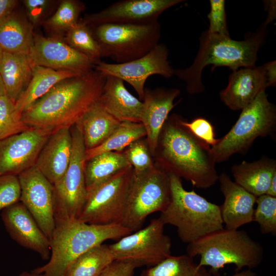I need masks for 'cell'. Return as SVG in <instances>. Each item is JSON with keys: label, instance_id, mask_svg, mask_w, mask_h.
I'll return each mask as SVG.
<instances>
[{"label": "cell", "instance_id": "cell-47", "mask_svg": "<svg viewBox=\"0 0 276 276\" xmlns=\"http://www.w3.org/2000/svg\"><path fill=\"white\" fill-rule=\"evenodd\" d=\"M256 273L251 269H247L240 272H237L231 276H256Z\"/></svg>", "mask_w": 276, "mask_h": 276}, {"label": "cell", "instance_id": "cell-37", "mask_svg": "<svg viewBox=\"0 0 276 276\" xmlns=\"http://www.w3.org/2000/svg\"><path fill=\"white\" fill-rule=\"evenodd\" d=\"M254 221L257 222L261 233L276 234V197L264 194L257 197Z\"/></svg>", "mask_w": 276, "mask_h": 276}, {"label": "cell", "instance_id": "cell-44", "mask_svg": "<svg viewBox=\"0 0 276 276\" xmlns=\"http://www.w3.org/2000/svg\"><path fill=\"white\" fill-rule=\"evenodd\" d=\"M17 2L15 0H0V20L14 11Z\"/></svg>", "mask_w": 276, "mask_h": 276}, {"label": "cell", "instance_id": "cell-17", "mask_svg": "<svg viewBox=\"0 0 276 276\" xmlns=\"http://www.w3.org/2000/svg\"><path fill=\"white\" fill-rule=\"evenodd\" d=\"M28 55L34 65L81 74L93 70L97 63L65 41L39 34H34L33 44Z\"/></svg>", "mask_w": 276, "mask_h": 276}, {"label": "cell", "instance_id": "cell-30", "mask_svg": "<svg viewBox=\"0 0 276 276\" xmlns=\"http://www.w3.org/2000/svg\"><path fill=\"white\" fill-rule=\"evenodd\" d=\"M114 260L109 245L102 243L76 259L64 276H99Z\"/></svg>", "mask_w": 276, "mask_h": 276}, {"label": "cell", "instance_id": "cell-29", "mask_svg": "<svg viewBox=\"0 0 276 276\" xmlns=\"http://www.w3.org/2000/svg\"><path fill=\"white\" fill-rule=\"evenodd\" d=\"M130 165L124 151L102 153L85 161L84 171L87 191Z\"/></svg>", "mask_w": 276, "mask_h": 276}, {"label": "cell", "instance_id": "cell-48", "mask_svg": "<svg viewBox=\"0 0 276 276\" xmlns=\"http://www.w3.org/2000/svg\"><path fill=\"white\" fill-rule=\"evenodd\" d=\"M17 276H45L43 273H39L31 271V272L23 271Z\"/></svg>", "mask_w": 276, "mask_h": 276}, {"label": "cell", "instance_id": "cell-11", "mask_svg": "<svg viewBox=\"0 0 276 276\" xmlns=\"http://www.w3.org/2000/svg\"><path fill=\"white\" fill-rule=\"evenodd\" d=\"M171 198L169 173L156 166L135 176L121 225L132 232L142 228L147 217L162 212Z\"/></svg>", "mask_w": 276, "mask_h": 276}, {"label": "cell", "instance_id": "cell-42", "mask_svg": "<svg viewBox=\"0 0 276 276\" xmlns=\"http://www.w3.org/2000/svg\"><path fill=\"white\" fill-rule=\"evenodd\" d=\"M136 268V266L131 262L114 260L99 276H133Z\"/></svg>", "mask_w": 276, "mask_h": 276}, {"label": "cell", "instance_id": "cell-40", "mask_svg": "<svg viewBox=\"0 0 276 276\" xmlns=\"http://www.w3.org/2000/svg\"><path fill=\"white\" fill-rule=\"evenodd\" d=\"M182 124L196 136L208 145L212 147L217 143L218 139L215 138L214 127L206 119L198 117L190 122L183 119Z\"/></svg>", "mask_w": 276, "mask_h": 276}, {"label": "cell", "instance_id": "cell-36", "mask_svg": "<svg viewBox=\"0 0 276 276\" xmlns=\"http://www.w3.org/2000/svg\"><path fill=\"white\" fill-rule=\"evenodd\" d=\"M123 151L128 163L133 167L135 176L150 170L155 166L146 137L134 141Z\"/></svg>", "mask_w": 276, "mask_h": 276}, {"label": "cell", "instance_id": "cell-10", "mask_svg": "<svg viewBox=\"0 0 276 276\" xmlns=\"http://www.w3.org/2000/svg\"><path fill=\"white\" fill-rule=\"evenodd\" d=\"M73 146L71 161L62 177L53 185L55 224L78 219L85 204V147L76 125L71 128Z\"/></svg>", "mask_w": 276, "mask_h": 276}, {"label": "cell", "instance_id": "cell-27", "mask_svg": "<svg viewBox=\"0 0 276 276\" xmlns=\"http://www.w3.org/2000/svg\"><path fill=\"white\" fill-rule=\"evenodd\" d=\"M81 74L71 71L56 70L34 65L31 80L15 103L16 113L21 116L25 110L57 83L66 78Z\"/></svg>", "mask_w": 276, "mask_h": 276}, {"label": "cell", "instance_id": "cell-22", "mask_svg": "<svg viewBox=\"0 0 276 276\" xmlns=\"http://www.w3.org/2000/svg\"><path fill=\"white\" fill-rule=\"evenodd\" d=\"M71 128L63 127L51 134L35 165L53 185L62 177L71 161L73 146Z\"/></svg>", "mask_w": 276, "mask_h": 276}, {"label": "cell", "instance_id": "cell-35", "mask_svg": "<svg viewBox=\"0 0 276 276\" xmlns=\"http://www.w3.org/2000/svg\"><path fill=\"white\" fill-rule=\"evenodd\" d=\"M31 127L27 125L15 108V103L6 95L0 97V140L21 133Z\"/></svg>", "mask_w": 276, "mask_h": 276}, {"label": "cell", "instance_id": "cell-38", "mask_svg": "<svg viewBox=\"0 0 276 276\" xmlns=\"http://www.w3.org/2000/svg\"><path fill=\"white\" fill-rule=\"evenodd\" d=\"M210 11L208 15L209 27L208 31L211 34L230 36L226 21L225 1L210 0Z\"/></svg>", "mask_w": 276, "mask_h": 276}, {"label": "cell", "instance_id": "cell-23", "mask_svg": "<svg viewBox=\"0 0 276 276\" xmlns=\"http://www.w3.org/2000/svg\"><path fill=\"white\" fill-rule=\"evenodd\" d=\"M99 103L108 113L120 122L141 123L142 101L133 96L124 81L106 76Z\"/></svg>", "mask_w": 276, "mask_h": 276}, {"label": "cell", "instance_id": "cell-26", "mask_svg": "<svg viewBox=\"0 0 276 276\" xmlns=\"http://www.w3.org/2000/svg\"><path fill=\"white\" fill-rule=\"evenodd\" d=\"M121 123L104 110L98 101L75 125L82 133L87 150L103 144Z\"/></svg>", "mask_w": 276, "mask_h": 276}, {"label": "cell", "instance_id": "cell-39", "mask_svg": "<svg viewBox=\"0 0 276 276\" xmlns=\"http://www.w3.org/2000/svg\"><path fill=\"white\" fill-rule=\"evenodd\" d=\"M20 195L18 176L0 175V211L20 201Z\"/></svg>", "mask_w": 276, "mask_h": 276}, {"label": "cell", "instance_id": "cell-31", "mask_svg": "<svg viewBox=\"0 0 276 276\" xmlns=\"http://www.w3.org/2000/svg\"><path fill=\"white\" fill-rule=\"evenodd\" d=\"M146 136L145 129L141 123L121 122L103 144L85 150V160L104 152H122L131 143Z\"/></svg>", "mask_w": 276, "mask_h": 276}, {"label": "cell", "instance_id": "cell-16", "mask_svg": "<svg viewBox=\"0 0 276 276\" xmlns=\"http://www.w3.org/2000/svg\"><path fill=\"white\" fill-rule=\"evenodd\" d=\"M183 0H121L83 19L91 27L104 24L146 25L158 21L160 15Z\"/></svg>", "mask_w": 276, "mask_h": 276}, {"label": "cell", "instance_id": "cell-41", "mask_svg": "<svg viewBox=\"0 0 276 276\" xmlns=\"http://www.w3.org/2000/svg\"><path fill=\"white\" fill-rule=\"evenodd\" d=\"M24 4L27 16L33 26L37 25L41 19L51 1L48 0H25Z\"/></svg>", "mask_w": 276, "mask_h": 276}, {"label": "cell", "instance_id": "cell-34", "mask_svg": "<svg viewBox=\"0 0 276 276\" xmlns=\"http://www.w3.org/2000/svg\"><path fill=\"white\" fill-rule=\"evenodd\" d=\"M83 3L76 0L62 1L55 13L44 21V27L55 33L67 32L80 20L84 11Z\"/></svg>", "mask_w": 276, "mask_h": 276}, {"label": "cell", "instance_id": "cell-7", "mask_svg": "<svg viewBox=\"0 0 276 276\" xmlns=\"http://www.w3.org/2000/svg\"><path fill=\"white\" fill-rule=\"evenodd\" d=\"M275 127L276 108L263 90L242 109L230 130L211 147L215 163L225 162L236 153H246L257 137L270 135Z\"/></svg>", "mask_w": 276, "mask_h": 276}, {"label": "cell", "instance_id": "cell-1", "mask_svg": "<svg viewBox=\"0 0 276 276\" xmlns=\"http://www.w3.org/2000/svg\"><path fill=\"white\" fill-rule=\"evenodd\" d=\"M183 120L176 113L168 116L153 155L155 165L197 188H209L219 176L211 148L184 126Z\"/></svg>", "mask_w": 276, "mask_h": 276}, {"label": "cell", "instance_id": "cell-32", "mask_svg": "<svg viewBox=\"0 0 276 276\" xmlns=\"http://www.w3.org/2000/svg\"><path fill=\"white\" fill-rule=\"evenodd\" d=\"M204 267L194 262L188 255L170 256L143 270L140 276H211Z\"/></svg>", "mask_w": 276, "mask_h": 276}, {"label": "cell", "instance_id": "cell-33", "mask_svg": "<svg viewBox=\"0 0 276 276\" xmlns=\"http://www.w3.org/2000/svg\"><path fill=\"white\" fill-rule=\"evenodd\" d=\"M65 42L71 47L98 63L102 57L100 45L92 28L83 19L66 33Z\"/></svg>", "mask_w": 276, "mask_h": 276}, {"label": "cell", "instance_id": "cell-19", "mask_svg": "<svg viewBox=\"0 0 276 276\" xmlns=\"http://www.w3.org/2000/svg\"><path fill=\"white\" fill-rule=\"evenodd\" d=\"M267 87L263 65L242 67L233 71L226 87L219 93L220 100L232 110H239L251 103L258 95Z\"/></svg>", "mask_w": 276, "mask_h": 276}, {"label": "cell", "instance_id": "cell-21", "mask_svg": "<svg viewBox=\"0 0 276 276\" xmlns=\"http://www.w3.org/2000/svg\"><path fill=\"white\" fill-rule=\"evenodd\" d=\"M218 180L224 197L220 209L225 228L238 229L254 221L257 197L233 181L225 172L219 175Z\"/></svg>", "mask_w": 276, "mask_h": 276}, {"label": "cell", "instance_id": "cell-25", "mask_svg": "<svg viewBox=\"0 0 276 276\" xmlns=\"http://www.w3.org/2000/svg\"><path fill=\"white\" fill-rule=\"evenodd\" d=\"M33 65L27 54L3 52L0 76L6 95L14 103L28 85Z\"/></svg>", "mask_w": 276, "mask_h": 276}, {"label": "cell", "instance_id": "cell-14", "mask_svg": "<svg viewBox=\"0 0 276 276\" xmlns=\"http://www.w3.org/2000/svg\"><path fill=\"white\" fill-rule=\"evenodd\" d=\"M18 177L21 188L20 202L50 240L55 228L53 185L35 166Z\"/></svg>", "mask_w": 276, "mask_h": 276}, {"label": "cell", "instance_id": "cell-24", "mask_svg": "<svg viewBox=\"0 0 276 276\" xmlns=\"http://www.w3.org/2000/svg\"><path fill=\"white\" fill-rule=\"evenodd\" d=\"M235 182L257 197L266 194L276 173V161L264 156L252 162L243 161L232 167Z\"/></svg>", "mask_w": 276, "mask_h": 276}, {"label": "cell", "instance_id": "cell-43", "mask_svg": "<svg viewBox=\"0 0 276 276\" xmlns=\"http://www.w3.org/2000/svg\"><path fill=\"white\" fill-rule=\"evenodd\" d=\"M265 68L267 82V87L275 86L276 84V61H269L263 64Z\"/></svg>", "mask_w": 276, "mask_h": 276}, {"label": "cell", "instance_id": "cell-46", "mask_svg": "<svg viewBox=\"0 0 276 276\" xmlns=\"http://www.w3.org/2000/svg\"><path fill=\"white\" fill-rule=\"evenodd\" d=\"M266 194L276 197V173L273 175Z\"/></svg>", "mask_w": 276, "mask_h": 276}, {"label": "cell", "instance_id": "cell-13", "mask_svg": "<svg viewBox=\"0 0 276 276\" xmlns=\"http://www.w3.org/2000/svg\"><path fill=\"white\" fill-rule=\"evenodd\" d=\"M169 50L163 43H158L144 56L122 63H109L101 61L94 69L104 76L116 77L126 81L134 89L139 99L143 100L145 83L148 78L159 75L166 78L174 75V70L168 61Z\"/></svg>", "mask_w": 276, "mask_h": 276}, {"label": "cell", "instance_id": "cell-12", "mask_svg": "<svg viewBox=\"0 0 276 276\" xmlns=\"http://www.w3.org/2000/svg\"><path fill=\"white\" fill-rule=\"evenodd\" d=\"M164 226L159 218L153 219L145 227L109 245L114 260L149 267L171 256L172 241L165 234Z\"/></svg>", "mask_w": 276, "mask_h": 276}, {"label": "cell", "instance_id": "cell-45", "mask_svg": "<svg viewBox=\"0 0 276 276\" xmlns=\"http://www.w3.org/2000/svg\"><path fill=\"white\" fill-rule=\"evenodd\" d=\"M275 1H266L264 2L265 7L268 11V15L264 22L267 25L271 23L275 19L276 16Z\"/></svg>", "mask_w": 276, "mask_h": 276}, {"label": "cell", "instance_id": "cell-50", "mask_svg": "<svg viewBox=\"0 0 276 276\" xmlns=\"http://www.w3.org/2000/svg\"><path fill=\"white\" fill-rule=\"evenodd\" d=\"M2 53L3 52L0 50V63H1V61L2 56Z\"/></svg>", "mask_w": 276, "mask_h": 276}, {"label": "cell", "instance_id": "cell-28", "mask_svg": "<svg viewBox=\"0 0 276 276\" xmlns=\"http://www.w3.org/2000/svg\"><path fill=\"white\" fill-rule=\"evenodd\" d=\"M33 26L17 12L0 20V50L3 52L28 54L33 46Z\"/></svg>", "mask_w": 276, "mask_h": 276}, {"label": "cell", "instance_id": "cell-20", "mask_svg": "<svg viewBox=\"0 0 276 276\" xmlns=\"http://www.w3.org/2000/svg\"><path fill=\"white\" fill-rule=\"evenodd\" d=\"M180 94V90L176 88L144 89L141 122L145 129L146 138L152 156L161 129L175 106L174 100Z\"/></svg>", "mask_w": 276, "mask_h": 276}, {"label": "cell", "instance_id": "cell-15", "mask_svg": "<svg viewBox=\"0 0 276 276\" xmlns=\"http://www.w3.org/2000/svg\"><path fill=\"white\" fill-rule=\"evenodd\" d=\"M54 131L31 127L0 140V175L18 176L35 166L41 150Z\"/></svg>", "mask_w": 276, "mask_h": 276}, {"label": "cell", "instance_id": "cell-8", "mask_svg": "<svg viewBox=\"0 0 276 276\" xmlns=\"http://www.w3.org/2000/svg\"><path fill=\"white\" fill-rule=\"evenodd\" d=\"M91 28L102 57L110 58L116 63L144 56L158 43L161 33L158 21L146 25L104 24Z\"/></svg>", "mask_w": 276, "mask_h": 276}, {"label": "cell", "instance_id": "cell-9", "mask_svg": "<svg viewBox=\"0 0 276 276\" xmlns=\"http://www.w3.org/2000/svg\"><path fill=\"white\" fill-rule=\"evenodd\" d=\"M134 177L133 169L130 165L88 191L78 220L96 225L121 224Z\"/></svg>", "mask_w": 276, "mask_h": 276}, {"label": "cell", "instance_id": "cell-18", "mask_svg": "<svg viewBox=\"0 0 276 276\" xmlns=\"http://www.w3.org/2000/svg\"><path fill=\"white\" fill-rule=\"evenodd\" d=\"M1 218L10 237L19 245L37 253L44 260L51 255L50 241L20 201L1 211Z\"/></svg>", "mask_w": 276, "mask_h": 276}, {"label": "cell", "instance_id": "cell-2", "mask_svg": "<svg viewBox=\"0 0 276 276\" xmlns=\"http://www.w3.org/2000/svg\"><path fill=\"white\" fill-rule=\"evenodd\" d=\"M105 79L95 69L66 78L25 110L22 120L32 128L53 131L71 128L98 102Z\"/></svg>", "mask_w": 276, "mask_h": 276}, {"label": "cell", "instance_id": "cell-3", "mask_svg": "<svg viewBox=\"0 0 276 276\" xmlns=\"http://www.w3.org/2000/svg\"><path fill=\"white\" fill-rule=\"evenodd\" d=\"M268 30L263 22L254 33L243 40L202 32L199 46L192 64L185 69H174V75L186 83V90L191 95L204 90L202 73L205 66H226L232 71L256 66L258 53L265 42Z\"/></svg>", "mask_w": 276, "mask_h": 276}, {"label": "cell", "instance_id": "cell-4", "mask_svg": "<svg viewBox=\"0 0 276 276\" xmlns=\"http://www.w3.org/2000/svg\"><path fill=\"white\" fill-rule=\"evenodd\" d=\"M132 233L121 224L96 225L78 219L55 224L50 240L48 262L33 270L45 276H64L74 261L88 250L107 240H119Z\"/></svg>", "mask_w": 276, "mask_h": 276}, {"label": "cell", "instance_id": "cell-5", "mask_svg": "<svg viewBox=\"0 0 276 276\" xmlns=\"http://www.w3.org/2000/svg\"><path fill=\"white\" fill-rule=\"evenodd\" d=\"M169 175L170 201L159 217L165 225L176 227L180 239L188 244L223 228L219 205L187 191L180 178Z\"/></svg>", "mask_w": 276, "mask_h": 276}, {"label": "cell", "instance_id": "cell-6", "mask_svg": "<svg viewBox=\"0 0 276 276\" xmlns=\"http://www.w3.org/2000/svg\"><path fill=\"white\" fill-rule=\"evenodd\" d=\"M186 251L192 258L199 256L198 265L210 266L215 274L227 264L235 265L237 272L245 267L254 268L264 255L262 246L246 232L224 228L188 244Z\"/></svg>", "mask_w": 276, "mask_h": 276}, {"label": "cell", "instance_id": "cell-49", "mask_svg": "<svg viewBox=\"0 0 276 276\" xmlns=\"http://www.w3.org/2000/svg\"><path fill=\"white\" fill-rule=\"evenodd\" d=\"M4 95H6V91L3 80L0 76V97Z\"/></svg>", "mask_w": 276, "mask_h": 276}]
</instances>
